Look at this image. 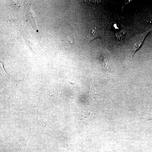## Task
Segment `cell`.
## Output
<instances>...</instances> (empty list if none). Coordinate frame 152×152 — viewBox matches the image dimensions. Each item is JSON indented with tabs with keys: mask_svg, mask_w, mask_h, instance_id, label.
Wrapping results in <instances>:
<instances>
[{
	"mask_svg": "<svg viewBox=\"0 0 152 152\" xmlns=\"http://www.w3.org/2000/svg\"><path fill=\"white\" fill-rule=\"evenodd\" d=\"M103 34L102 29L99 27H95L92 30L91 33H89L88 39L91 41L96 38L101 37Z\"/></svg>",
	"mask_w": 152,
	"mask_h": 152,
	"instance_id": "cell-2",
	"label": "cell"
},
{
	"mask_svg": "<svg viewBox=\"0 0 152 152\" xmlns=\"http://www.w3.org/2000/svg\"><path fill=\"white\" fill-rule=\"evenodd\" d=\"M148 117L149 119H152V107L151 108L148 113Z\"/></svg>",
	"mask_w": 152,
	"mask_h": 152,
	"instance_id": "cell-5",
	"label": "cell"
},
{
	"mask_svg": "<svg viewBox=\"0 0 152 152\" xmlns=\"http://www.w3.org/2000/svg\"><path fill=\"white\" fill-rule=\"evenodd\" d=\"M92 113L90 111H83L82 114V118L84 120H86L88 119L91 116Z\"/></svg>",
	"mask_w": 152,
	"mask_h": 152,
	"instance_id": "cell-3",
	"label": "cell"
},
{
	"mask_svg": "<svg viewBox=\"0 0 152 152\" xmlns=\"http://www.w3.org/2000/svg\"><path fill=\"white\" fill-rule=\"evenodd\" d=\"M0 66H1V67L2 68V69L5 72V73L6 74L7 76H9V75H8L5 72V71L4 70L3 67V66L2 63H0Z\"/></svg>",
	"mask_w": 152,
	"mask_h": 152,
	"instance_id": "cell-7",
	"label": "cell"
},
{
	"mask_svg": "<svg viewBox=\"0 0 152 152\" xmlns=\"http://www.w3.org/2000/svg\"><path fill=\"white\" fill-rule=\"evenodd\" d=\"M15 20V18H13L11 15H10L8 17L7 21L9 20L11 21H14Z\"/></svg>",
	"mask_w": 152,
	"mask_h": 152,
	"instance_id": "cell-6",
	"label": "cell"
},
{
	"mask_svg": "<svg viewBox=\"0 0 152 152\" xmlns=\"http://www.w3.org/2000/svg\"><path fill=\"white\" fill-rule=\"evenodd\" d=\"M103 67L104 69L108 70L109 67L108 61L107 59L105 58L103 60Z\"/></svg>",
	"mask_w": 152,
	"mask_h": 152,
	"instance_id": "cell-4",
	"label": "cell"
},
{
	"mask_svg": "<svg viewBox=\"0 0 152 152\" xmlns=\"http://www.w3.org/2000/svg\"><path fill=\"white\" fill-rule=\"evenodd\" d=\"M151 30V29L143 33L136 35L131 39L129 44L130 58L131 59L134 54L141 46L146 36Z\"/></svg>",
	"mask_w": 152,
	"mask_h": 152,
	"instance_id": "cell-1",
	"label": "cell"
}]
</instances>
